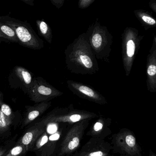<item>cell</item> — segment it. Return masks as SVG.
Masks as SVG:
<instances>
[{
  "label": "cell",
  "mask_w": 156,
  "mask_h": 156,
  "mask_svg": "<svg viewBox=\"0 0 156 156\" xmlns=\"http://www.w3.org/2000/svg\"><path fill=\"white\" fill-rule=\"evenodd\" d=\"M65 55L66 67L72 73L93 75L99 71L97 59L85 33L79 35L67 46Z\"/></svg>",
  "instance_id": "6da1fadb"
},
{
  "label": "cell",
  "mask_w": 156,
  "mask_h": 156,
  "mask_svg": "<svg viewBox=\"0 0 156 156\" xmlns=\"http://www.w3.org/2000/svg\"><path fill=\"white\" fill-rule=\"evenodd\" d=\"M85 33L96 59L109 62L113 37L107 27L101 24L97 19L90 25Z\"/></svg>",
  "instance_id": "7a4b0ae2"
},
{
  "label": "cell",
  "mask_w": 156,
  "mask_h": 156,
  "mask_svg": "<svg viewBox=\"0 0 156 156\" xmlns=\"http://www.w3.org/2000/svg\"><path fill=\"white\" fill-rule=\"evenodd\" d=\"M144 37L140 34L137 29L132 27H126L121 34L122 62L126 76L130 75Z\"/></svg>",
  "instance_id": "3957f363"
},
{
  "label": "cell",
  "mask_w": 156,
  "mask_h": 156,
  "mask_svg": "<svg viewBox=\"0 0 156 156\" xmlns=\"http://www.w3.org/2000/svg\"><path fill=\"white\" fill-rule=\"evenodd\" d=\"M110 144L112 151L120 156H142L135 134L128 129H121L113 135Z\"/></svg>",
  "instance_id": "277c9868"
},
{
  "label": "cell",
  "mask_w": 156,
  "mask_h": 156,
  "mask_svg": "<svg viewBox=\"0 0 156 156\" xmlns=\"http://www.w3.org/2000/svg\"><path fill=\"white\" fill-rule=\"evenodd\" d=\"M90 120L87 119L73 124L61 143L58 156H68L77 150Z\"/></svg>",
  "instance_id": "5b68a950"
},
{
  "label": "cell",
  "mask_w": 156,
  "mask_h": 156,
  "mask_svg": "<svg viewBox=\"0 0 156 156\" xmlns=\"http://www.w3.org/2000/svg\"><path fill=\"white\" fill-rule=\"evenodd\" d=\"M65 113L61 115H52L47 117L39 125L44 126L45 124L56 123H68L74 124L87 119H93L97 117V114L93 112L85 110L75 109L73 105H71L68 109H66Z\"/></svg>",
  "instance_id": "8992f818"
},
{
  "label": "cell",
  "mask_w": 156,
  "mask_h": 156,
  "mask_svg": "<svg viewBox=\"0 0 156 156\" xmlns=\"http://www.w3.org/2000/svg\"><path fill=\"white\" fill-rule=\"evenodd\" d=\"M69 90L80 98L100 105H105L108 102L105 98L90 86L73 80L67 81Z\"/></svg>",
  "instance_id": "52a82bcc"
},
{
  "label": "cell",
  "mask_w": 156,
  "mask_h": 156,
  "mask_svg": "<svg viewBox=\"0 0 156 156\" xmlns=\"http://www.w3.org/2000/svg\"><path fill=\"white\" fill-rule=\"evenodd\" d=\"M28 94L35 102H41L53 99L63 94L45 81L35 80L28 88Z\"/></svg>",
  "instance_id": "ba28073f"
},
{
  "label": "cell",
  "mask_w": 156,
  "mask_h": 156,
  "mask_svg": "<svg viewBox=\"0 0 156 156\" xmlns=\"http://www.w3.org/2000/svg\"><path fill=\"white\" fill-rule=\"evenodd\" d=\"M111 151L110 143L105 140L91 138L78 154L79 156H109Z\"/></svg>",
  "instance_id": "9c48e42d"
},
{
  "label": "cell",
  "mask_w": 156,
  "mask_h": 156,
  "mask_svg": "<svg viewBox=\"0 0 156 156\" xmlns=\"http://www.w3.org/2000/svg\"><path fill=\"white\" fill-rule=\"evenodd\" d=\"M147 86L148 91L151 93L156 92V36L152 40V46L147 56Z\"/></svg>",
  "instance_id": "30bf717a"
},
{
  "label": "cell",
  "mask_w": 156,
  "mask_h": 156,
  "mask_svg": "<svg viewBox=\"0 0 156 156\" xmlns=\"http://www.w3.org/2000/svg\"><path fill=\"white\" fill-rule=\"evenodd\" d=\"M111 123V119L99 116L87 131V135L91 138L105 140L112 133L110 129Z\"/></svg>",
  "instance_id": "8fae6325"
},
{
  "label": "cell",
  "mask_w": 156,
  "mask_h": 156,
  "mask_svg": "<svg viewBox=\"0 0 156 156\" xmlns=\"http://www.w3.org/2000/svg\"><path fill=\"white\" fill-rule=\"evenodd\" d=\"M14 29V31L23 44L30 48H37L38 43L36 38L33 33L25 26L19 25L17 23L10 24Z\"/></svg>",
  "instance_id": "7c38bea8"
},
{
  "label": "cell",
  "mask_w": 156,
  "mask_h": 156,
  "mask_svg": "<svg viewBox=\"0 0 156 156\" xmlns=\"http://www.w3.org/2000/svg\"><path fill=\"white\" fill-rule=\"evenodd\" d=\"M32 129L28 130L19 141V144L24 146L27 150L33 147L37 139L44 132V126L38 124Z\"/></svg>",
  "instance_id": "4fadbf2b"
},
{
  "label": "cell",
  "mask_w": 156,
  "mask_h": 156,
  "mask_svg": "<svg viewBox=\"0 0 156 156\" xmlns=\"http://www.w3.org/2000/svg\"><path fill=\"white\" fill-rule=\"evenodd\" d=\"M134 13L145 30L156 27V20L150 12L145 10L137 9L134 10Z\"/></svg>",
  "instance_id": "5bb4252c"
},
{
  "label": "cell",
  "mask_w": 156,
  "mask_h": 156,
  "mask_svg": "<svg viewBox=\"0 0 156 156\" xmlns=\"http://www.w3.org/2000/svg\"><path fill=\"white\" fill-rule=\"evenodd\" d=\"M51 105V103L50 102H43L29 108L24 118L23 125L26 126L32 122L44 112H45Z\"/></svg>",
  "instance_id": "9a60e30c"
},
{
  "label": "cell",
  "mask_w": 156,
  "mask_h": 156,
  "mask_svg": "<svg viewBox=\"0 0 156 156\" xmlns=\"http://www.w3.org/2000/svg\"><path fill=\"white\" fill-rule=\"evenodd\" d=\"M16 73L24 84L30 88L32 85V77L31 74L24 68L18 67L16 69Z\"/></svg>",
  "instance_id": "2e32d148"
},
{
  "label": "cell",
  "mask_w": 156,
  "mask_h": 156,
  "mask_svg": "<svg viewBox=\"0 0 156 156\" xmlns=\"http://www.w3.org/2000/svg\"><path fill=\"white\" fill-rule=\"evenodd\" d=\"M39 28L42 34L43 35L44 37L46 38L47 41L51 43V42L52 35L51 31L48 24L45 22H40L39 23Z\"/></svg>",
  "instance_id": "e0dca14e"
},
{
  "label": "cell",
  "mask_w": 156,
  "mask_h": 156,
  "mask_svg": "<svg viewBox=\"0 0 156 156\" xmlns=\"http://www.w3.org/2000/svg\"><path fill=\"white\" fill-rule=\"evenodd\" d=\"M12 121H10L0 109V133L8 130Z\"/></svg>",
  "instance_id": "ac0fdd59"
},
{
  "label": "cell",
  "mask_w": 156,
  "mask_h": 156,
  "mask_svg": "<svg viewBox=\"0 0 156 156\" xmlns=\"http://www.w3.org/2000/svg\"><path fill=\"white\" fill-rule=\"evenodd\" d=\"M27 151V148L24 146L19 144L12 149L6 156H21Z\"/></svg>",
  "instance_id": "d6986e66"
},
{
  "label": "cell",
  "mask_w": 156,
  "mask_h": 156,
  "mask_svg": "<svg viewBox=\"0 0 156 156\" xmlns=\"http://www.w3.org/2000/svg\"><path fill=\"white\" fill-rule=\"evenodd\" d=\"M0 109L10 121H12V113L11 108L8 105L3 103L1 100V98H0Z\"/></svg>",
  "instance_id": "ffe728a7"
},
{
  "label": "cell",
  "mask_w": 156,
  "mask_h": 156,
  "mask_svg": "<svg viewBox=\"0 0 156 156\" xmlns=\"http://www.w3.org/2000/svg\"><path fill=\"white\" fill-rule=\"evenodd\" d=\"M0 30L5 35L11 38H15L16 37V34L14 30L9 27L8 25H2L0 27Z\"/></svg>",
  "instance_id": "44dd1931"
},
{
  "label": "cell",
  "mask_w": 156,
  "mask_h": 156,
  "mask_svg": "<svg viewBox=\"0 0 156 156\" xmlns=\"http://www.w3.org/2000/svg\"><path fill=\"white\" fill-rule=\"evenodd\" d=\"M95 2V0H79L78 7L80 9H85L88 8Z\"/></svg>",
  "instance_id": "7402d4cb"
},
{
  "label": "cell",
  "mask_w": 156,
  "mask_h": 156,
  "mask_svg": "<svg viewBox=\"0 0 156 156\" xmlns=\"http://www.w3.org/2000/svg\"><path fill=\"white\" fill-rule=\"evenodd\" d=\"M51 2H52L54 5H55L58 9H60L62 8V6L63 5L64 3V0H58V1H51Z\"/></svg>",
  "instance_id": "603a6c76"
},
{
  "label": "cell",
  "mask_w": 156,
  "mask_h": 156,
  "mask_svg": "<svg viewBox=\"0 0 156 156\" xmlns=\"http://www.w3.org/2000/svg\"><path fill=\"white\" fill-rule=\"evenodd\" d=\"M149 6L150 9H151L155 13H156V0H151L149 3Z\"/></svg>",
  "instance_id": "cb8c5ba5"
},
{
  "label": "cell",
  "mask_w": 156,
  "mask_h": 156,
  "mask_svg": "<svg viewBox=\"0 0 156 156\" xmlns=\"http://www.w3.org/2000/svg\"><path fill=\"white\" fill-rule=\"evenodd\" d=\"M6 150L4 149L0 148V156H3L6 153Z\"/></svg>",
  "instance_id": "d4e9b609"
},
{
  "label": "cell",
  "mask_w": 156,
  "mask_h": 156,
  "mask_svg": "<svg viewBox=\"0 0 156 156\" xmlns=\"http://www.w3.org/2000/svg\"><path fill=\"white\" fill-rule=\"evenodd\" d=\"M149 156H156V154L153 152V151H151V150H150L149 154Z\"/></svg>",
  "instance_id": "484cf974"
},
{
  "label": "cell",
  "mask_w": 156,
  "mask_h": 156,
  "mask_svg": "<svg viewBox=\"0 0 156 156\" xmlns=\"http://www.w3.org/2000/svg\"><path fill=\"white\" fill-rule=\"evenodd\" d=\"M77 156H78V154H77Z\"/></svg>",
  "instance_id": "4316f807"
}]
</instances>
